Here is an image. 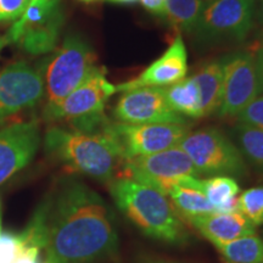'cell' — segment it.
Wrapping results in <instances>:
<instances>
[{
	"instance_id": "cell-27",
	"label": "cell",
	"mask_w": 263,
	"mask_h": 263,
	"mask_svg": "<svg viewBox=\"0 0 263 263\" xmlns=\"http://www.w3.org/2000/svg\"><path fill=\"white\" fill-rule=\"evenodd\" d=\"M32 0H0V21H14L18 18Z\"/></svg>"
},
{
	"instance_id": "cell-16",
	"label": "cell",
	"mask_w": 263,
	"mask_h": 263,
	"mask_svg": "<svg viewBox=\"0 0 263 263\" xmlns=\"http://www.w3.org/2000/svg\"><path fill=\"white\" fill-rule=\"evenodd\" d=\"M197 232L216 248L227 245L242 236L256 234L255 226L240 211L196 217L189 221Z\"/></svg>"
},
{
	"instance_id": "cell-24",
	"label": "cell",
	"mask_w": 263,
	"mask_h": 263,
	"mask_svg": "<svg viewBox=\"0 0 263 263\" xmlns=\"http://www.w3.org/2000/svg\"><path fill=\"white\" fill-rule=\"evenodd\" d=\"M240 212L255 227L263 224V186H255L239 195Z\"/></svg>"
},
{
	"instance_id": "cell-7",
	"label": "cell",
	"mask_w": 263,
	"mask_h": 263,
	"mask_svg": "<svg viewBox=\"0 0 263 263\" xmlns=\"http://www.w3.org/2000/svg\"><path fill=\"white\" fill-rule=\"evenodd\" d=\"M255 0H209L193 33L205 43L242 42L254 29Z\"/></svg>"
},
{
	"instance_id": "cell-34",
	"label": "cell",
	"mask_w": 263,
	"mask_h": 263,
	"mask_svg": "<svg viewBox=\"0 0 263 263\" xmlns=\"http://www.w3.org/2000/svg\"><path fill=\"white\" fill-rule=\"evenodd\" d=\"M34 2H39V0H32V2H31V3H34Z\"/></svg>"
},
{
	"instance_id": "cell-35",
	"label": "cell",
	"mask_w": 263,
	"mask_h": 263,
	"mask_svg": "<svg viewBox=\"0 0 263 263\" xmlns=\"http://www.w3.org/2000/svg\"><path fill=\"white\" fill-rule=\"evenodd\" d=\"M83 2H91V0H83Z\"/></svg>"
},
{
	"instance_id": "cell-37",
	"label": "cell",
	"mask_w": 263,
	"mask_h": 263,
	"mask_svg": "<svg viewBox=\"0 0 263 263\" xmlns=\"http://www.w3.org/2000/svg\"><path fill=\"white\" fill-rule=\"evenodd\" d=\"M228 263H229V262H228Z\"/></svg>"
},
{
	"instance_id": "cell-32",
	"label": "cell",
	"mask_w": 263,
	"mask_h": 263,
	"mask_svg": "<svg viewBox=\"0 0 263 263\" xmlns=\"http://www.w3.org/2000/svg\"><path fill=\"white\" fill-rule=\"evenodd\" d=\"M108 2L118 3V4H133V3L139 2V0H108Z\"/></svg>"
},
{
	"instance_id": "cell-29",
	"label": "cell",
	"mask_w": 263,
	"mask_h": 263,
	"mask_svg": "<svg viewBox=\"0 0 263 263\" xmlns=\"http://www.w3.org/2000/svg\"><path fill=\"white\" fill-rule=\"evenodd\" d=\"M141 5L146 11L154 15L164 16L166 12V0H140Z\"/></svg>"
},
{
	"instance_id": "cell-14",
	"label": "cell",
	"mask_w": 263,
	"mask_h": 263,
	"mask_svg": "<svg viewBox=\"0 0 263 263\" xmlns=\"http://www.w3.org/2000/svg\"><path fill=\"white\" fill-rule=\"evenodd\" d=\"M39 144L41 129L37 121L14 123L0 129V184L31 162Z\"/></svg>"
},
{
	"instance_id": "cell-26",
	"label": "cell",
	"mask_w": 263,
	"mask_h": 263,
	"mask_svg": "<svg viewBox=\"0 0 263 263\" xmlns=\"http://www.w3.org/2000/svg\"><path fill=\"white\" fill-rule=\"evenodd\" d=\"M238 123L248 124V126L263 129V94L257 98L244 108L236 117Z\"/></svg>"
},
{
	"instance_id": "cell-5",
	"label": "cell",
	"mask_w": 263,
	"mask_h": 263,
	"mask_svg": "<svg viewBox=\"0 0 263 263\" xmlns=\"http://www.w3.org/2000/svg\"><path fill=\"white\" fill-rule=\"evenodd\" d=\"M97 67V55L89 43L78 34L67 35L44 67L43 78L48 99L45 107L61 103Z\"/></svg>"
},
{
	"instance_id": "cell-6",
	"label": "cell",
	"mask_w": 263,
	"mask_h": 263,
	"mask_svg": "<svg viewBox=\"0 0 263 263\" xmlns=\"http://www.w3.org/2000/svg\"><path fill=\"white\" fill-rule=\"evenodd\" d=\"M200 176L245 177L248 167L236 144L223 132L207 127L190 130L179 145Z\"/></svg>"
},
{
	"instance_id": "cell-25",
	"label": "cell",
	"mask_w": 263,
	"mask_h": 263,
	"mask_svg": "<svg viewBox=\"0 0 263 263\" xmlns=\"http://www.w3.org/2000/svg\"><path fill=\"white\" fill-rule=\"evenodd\" d=\"M28 244L32 242L26 238L24 232L20 234H0V263H15Z\"/></svg>"
},
{
	"instance_id": "cell-28",
	"label": "cell",
	"mask_w": 263,
	"mask_h": 263,
	"mask_svg": "<svg viewBox=\"0 0 263 263\" xmlns=\"http://www.w3.org/2000/svg\"><path fill=\"white\" fill-rule=\"evenodd\" d=\"M41 252V249H39L38 246L28 244L25 248L24 251H22V254L18 256V258L16 259L15 263H38V258Z\"/></svg>"
},
{
	"instance_id": "cell-10",
	"label": "cell",
	"mask_w": 263,
	"mask_h": 263,
	"mask_svg": "<svg viewBox=\"0 0 263 263\" xmlns=\"http://www.w3.org/2000/svg\"><path fill=\"white\" fill-rule=\"evenodd\" d=\"M190 132L189 124L111 122L108 134L116 144L122 162L178 146Z\"/></svg>"
},
{
	"instance_id": "cell-21",
	"label": "cell",
	"mask_w": 263,
	"mask_h": 263,
	"mask_svg": "<svg viewBox=\"0 0 263 263\" xmlns=\"http://www.w3.org/2000/svg\"><path fill=\"white\" fill-rule=\"evenodd\" d=\"M203 5L205 0H166L164 16L178 33H193Z\"/></svg>"
},
{
	"instance_id": "cell-19",
	"label": "cell",
	"mask_w": 263,
	"mask_h": 263,
	"mask_svg": "<svg viewBox=\"0 0 263 263\" xmlns=\"http://www.w3.org/2000/svg\"><path fill=\"white\" fill-rule=\"evenodd\" d=\"M201 192L211 202L215 212L228 213L240 211V186L233 177L215 176L201 179Z\"/></svg>"
},
{
	"instance_id": "cell-8",
	"label": "cell",
	"mask_w": 263,
	"mask_h": 263,
	"mask_svg": "<svg viewBox=\"0 0 263 263\" xmlns=\"http://www.w3.org/2000/svg\"><path fill=\"white\" fill-rule=\"evenodd\" d=\"M65 16L60 0L31 3L12 25L6 42L17 44L32 55H42L57 48Z\"/></svg>"
},
{
	"instance_id": "cell-23",
	"label": "cell",
	"mask_w": 263,
	"mask_h": 263,
	"mask_svg": "<svg viewBox=\"0 0 263 263\" xmlns=\"http://www.w3.org/2000/svg\"><path fill=\"white\" fill-rule=\"evenodd\" d=\"M234 136L244 159L263 172V129L238 123Z\"/></svg>"
},
{
	"instance_id": "cell-9",
	"label": "cell",
	"mask_w": 263,
	"mask_h": 263,
	"mask_svg": "<svg viewBox=\"0 0 263 263\" xmlns=\"http://www.w3.org/2000/svg\"><path fill=\"white\" fill-rule=\"evenodd\" d=\"M118 177H127L168 195L174 185H182L190 177L199 178L200 174L189 156L179 146H174L153 155L123 161Z\"/></svg>"
},
{
	"instance_id": "cell-2",
	"label": "cell",
	"mask_w": 263,
	"mask_h": 263,
	"mask_svg": "<svg viewBox=\"0 0 263 263\" xmlns=\"http://www.w3.org/2000/svg\"><path fill=\"white\" fill-rule=\"evenodd\" d=\"M117 209L149 238L184 244L188 230L166 194L127 177H116L108 184Z\"/></svg>"
},
{
	"instance_id": "cell-36",
	"label": "cell",
	"mask_w": 263,
	"mask_h": 263,
	"mask_svg": "<svg viewBox=\"0 0 263 263\" xmlns=\"http://www.w3.org/2000/svg\"><path fill=\"white\" fill-rule=\"evenodd\" d=\"M206 2H209V0H206Z\"/></svg>"
},
{
	"instance_id": "cell-18",
	"label": "cell",
	"mask_w": 263,
	"mask_h": 263,
	"mask_svg": "<svg viewBox=\"0 0 263 263\" xmlns=\"http://www.w3.org/2000/svg\"><path fill=\"white\" fill-rule=\"evenodd\" d=\"M164 94L171 107L177 114L186 118L202 117L201 93L193 76L164 87Z\"/></svg>"
},
{
	"instance_id": "cell-31",
	"label": "cell",
	"mask_w": 263,
	"mask_h": 263,
	"mask_svg": "<svg viewBox=\"0 0 263 263\" xmlns=\"http://www.w3.org/2000/svg\"><path fill=\"white\" fill-rule=\"evenodd\" d=\"M255 20L258 22L259 28H261V31L263 33V0H259L258 2V6L257 9H256Z\"/></svg>"
},
{
	"instance_id": "cell-17",
	"label": "cell",
	"mask_w": 263,
	"mask_h": 263,
	"mask_svg": "<svg viewBox=\"0 0 263 263\" xmlns=\"http://www.w3.org/2000/svg\"><path fill=\"white\" fill-rule=\"evenodd\" d=\"M193 77L201 93L202 117L217 114L222 101L223 70L221 60L207 62Z\"/></svg>"
},
{
	"instance_id": "cell-20",
	"label": "cell",
	"mask_w": 263,
	"mask_h": 263,
	"mask_svg": "<svg viewBox=\"0 0 263 263\" xmlns=\"http://www.w3.org/2000/svg\"><path fill=\"white\" fill-rule=\"evenodd\" d=\"M170 200L180 218L189 222L190 219L206 215H211L215 209L207 200L201 190L174 185L168 193Z\"/></svg>"
},
{
	"instance_id": "cell-15",
	"label": "cell",
	"mask_w": 263,
	"mask_h": 263,
	"mask_svg": "<svg viewBox=\"0 0 263 263\" xmlns=\"http://www.w3.org/2000/svg\"><path fill=\"white\" fill-rule=\"evenodd\" d=\"M188 72V51L178 33L172 44L159 59L150 64L139 76L133 80L116 84L117 93L144 87H168L186 77Z\"/></svg>"
},
{
	"instance_id": "cell-3",
	"label": "cell",
	"mask_w": 263,
	"mask_h": 263,
	"mask_svg": "<svg viewBox=\"0 0 263 263\" xmlns=\"http://www.w3.org/2000/svg\"><path fill=\"white\" fill-rule=\"evenodd\" d=\"M110 128V127H108ZM44 150L68 172L81 173L110 184L122 166L118 149L108 134H90L51 126L44 136Z\"/></svg>"
},
{
	"instance_id": "cell-1",
	"label": "cell",
	"mask_w": 263,
	"mask_h": 263,
	"mask_svg": "<svg viewBox=\"0 0 263 263\" xmlns=\"http://www.w3.org/2000/svg\"><path fill=\"white\" fill-rule=\"evenodd\" d=\"M24 234L45 263H93L118 249L112 212L84 183L62 180L39 205Z\"/></svg>"
},
{
	"instance_id": "cell-11",
	"label": "cell",
	"mask_w": 263,
	"mask_h": 263,
	"mask_svg": "<svg viewBox=\"0 0 263 263\" xmlns=\"http://www.w3.org/2000/svg\"><path fill=\"white\" fill-rule=\"evenodd\" d=\"M222 101L217 115L219 117H238L258 95L259 84L255 55L249 51H235L222 60Z\"/></svg>"
},
{
	"instance_id": "cell-30",
	"label": "cell",
	"mask_w": 263,
	"mask_h": 263,
	"mask_svg": "<svg viewBox=\"0 0 263 263\" xmlns=\"http://www.w3.org/2000/svg\"><path fill=\"white\" fill-rule=\"evenodd\" d=\"M256 62V71H257V78L259 84V91L263 94V47L258 49V51L255 55Z\"/></svg>"
},
{
	"instance_id": "cell-22",
	"label": "cell",
	"mask_w": 263,
	"mask_h": 263,
	"mask_svg": "<svg viewBox=\"0 0 263 263\" xmlns=\"http://www.w3.org/2000/svg\"><path fill=\"white\" fill-rule=\"evenodd\" d=\"M217 249L229 263H263V239L256 234L242 236Z\"/></svg>"
},
{
	"instance_id": "cell-13",
	"label": "cell",
	"mask_w": 263,
	"mask_h": 263,
	"mask_svg": "<svg viewBox=\"0 0 263 263\" xmlns=\"http://www.w3.org/2000/svg\"><path fill=\"white\" fill-rule=\"evenodd\" d=\"M114 117L118 122L132 124H189L188 118L171 107L162 87H144L123 91L115 105Z\"/></svg>"
},
{
	"instance_id": "cell-4",
	"label": "cell",
	"mask_w": 263,
	"mask_h": 263,
	"mask_svg": "<svg viewBox=\"0 0 263 263\" xmlns=\"http://www.w3.org/2000/svg\"><path fill=\"white\" fill-rule=\"evenodd\" d=\"M116 84L106 78L103 67L95 68L84 83L61 103L44 108L48 122H65L71 129L90 134H105L112 121L105 114L107 100L116 94Z\"/></svg>"
},
{
	"instance_id": "cell-33",
	"label": "cell",
	"mask_w": 263,
	"mask_h": 263,
	"mask_svg": "<svg viewBox=\"0 0 263 263\" xmlns=\"http://www.w3.org/2000/svg\"><path fill=\"white\" fill-rule=\"evenodd\" d=\"M3 47H4V42H3V39L0 38V51H2V49H3Z\"/></svg>"
},
{
	"instance_id": "cell-12",
	"label": "cell",
	"mask_w": 263,
	"mask_h": 263,
	"mask_svg": "<svg viewBox=\"0 0 263 263\" xmlns=\"http://www.w3.org/2000/svg\"><path fill=\"white\" fill-rule=\"evenodd\" d=\"M45 91L42 72L17 61L0 70V126L16 114L35 106Z\"/></svg>"
}]
</instances>
